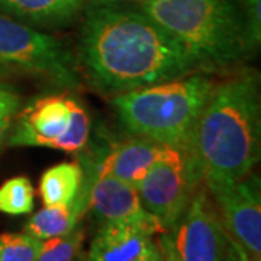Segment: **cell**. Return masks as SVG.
I'll return each instance as SVG.
<instances>
[{
    "label": "cell",
    "mask_w": 261,
    "mask_h": 261,
    "mask_svg": "<svg viewBox=\"0 0 261 261\" xmlns=\"http://www.w3.org/2000/svg\"><path fill=\"white\" fill-rule=\"evenodd\" d=\"M86 0H0V9L15 18L41 27H60L70 22Z\"/></svg>",
    "instance_id": "4fadbf2b"
},
{
    "label": "cell",
    "mask_w": 261,
    "mask_h": 261,
    "mask_svg": "<svg viewBox=\"0 0 261 261\" xmlns=\"http://www.w3.org/2000/svg\"><path fill=\"white\" fill-rule=\"evenodd\" d=\"M142 12L176 38L203 73L228 70L251 53L238 0H144Z\"/></svg>",
    "instance_id": "3957f363"
},
{
    "label": "cell",
    "mask_w": 261,
    "mask_h": 261,
    "mask_svg": "<svg viewBox=\"0 0 261 261\" xmlns=\"http://www.w3.org/2000/svg\"><path fill=\"white\" fill-rule=\"evenodd\" d=\"M89 209L103 224L137 225L152 235L166 232L159 221L142 206L137 187L111 174L96 173L89 196Z\"/></svg>",
    "instance_id": "30bf717a"
},
{
    "label": "cell",
    "mask_w": 261,
    "mask_h": 261,
    "mask_svg": "<svg viewBox=\"0 0 261 261\" xmlns=\"http://www.w3.org/2000/svg\"><path fill=\"white\" fill-rule=\"evenodd\" d=\"M214 87L211 75L195 71L119 93L113 99V108L132 135L187 151Z\"/></svg>",
    "instance_id": "277c9868"
},
{
    "label": "cell",
    "mask_w": 261,
    "mask_h": 261,
    "mask_svg": "<svg viewBox=\"0 0 261 261\" xmlns=\"http://www.w3.org/2000/svg\"><path fill=\"white\" fill-rule=\"evenodd\" d=\"M171 149L173 147L134 135L130 140L116 144L97 164V171L137 187L152 164L166 157Z\"/></svg>",
    "instance_id": "7c38bea8"
},
{
    "label": "cell",
    "mask_w": 261,
    "mask_h": 261,
    "mask_svg": "<svg viewBox=\"0 0 261 261\" xmlns=\"http://www.w3.org/2000/svg\"><path fill=\"white\" fill-rule=\"evenodd\" d=\"M225 261H251L248 252L244 250L240 243H237L233 238L228 235V244H226V252H225Z\"/></svg>",
    "instance_id": "44dd1931"
},
{
    "label": "cell",
    "mask_w": 261,
    "mask_h": 261,
    "mask_svg": "<svg viewBox=\"0 0 261 261\" xmlns=\"http://www.w3.org/2000/svg\"><path fill=\"white\" fill-rule=\"evenodd\" d=\"M35 190L28 177L9 178L0 186V212L12 216L31 214L34 211Z\"/></svg>",
    "instance_id": "2e32d148"
},
{
    "label": "cell",
    "mask_w": 261,
    "mask_h": 261,
    "mask_svg": "<svg viewBox=\"0 0 261 261\" xmlns=\"http://www.w3.org/2000/svg\"><path fill=\"white\" fill-rule=\"evenodd\" d=\"M260 77L243 70L215 84L187 147L190 167L206 189L252 171L261 148Z\"/></svg>",
    "instance_id": "7a4b0ae2"
},
{
    "label": "cell",
    "mask_w": 261,
    "mask_h": 261,
    "mask_svg": "<svg viewBox=\"0 0 261 261\" xmlns=\"http://www.w3.org/2000/svg\"><path fill=\"white\" fill-rule=\"evenodd\" d=\"M9 137L10 147H47L67 152L84 148L90 119L82 105L63 96L38 99L22 113Z\"/></svg>",
    "instance_id": "5b68a950"
},
{
    "label": "cell",
    "mask_w": 261,
    "mask_h": 261,
    "mask_svg": "<svg viewBox=\"0 0 261 261\" xmlns=\"http://www.w3.org/2000/svg\"><path fill=\"white\" fill-rule=\"evenodd\" d=\"M87 211V200L77 195L73 203L65 206H44L32 215L25 225V232L41 241L63 237L74 229Z\"/></svg>",
    "instance_id": "5bb4252c"
},
{
    "label": "cell",
    "mask_w": 261,
    "mask_h": 261,
    "mask_svg": "<svg viewBox=\"0 0 261 261\" xmlns=\"http://www.w3.org/2000/svg\"><path fill=\"white\" fill-rule=\"evenodd\" d=\"M0 65L75 87L73 58L60 41L0 13Z\"/></svg>",
    "instance_id": "8992f818"
},
{
    "label": "cell",
    "mask_w": 261,
    "mask_h": 261,
    "mask_svg": "<svg viewBox=\"0 0 261 261\" xmlns=\"http://www.w3.org/2000/svg\"><path fill=\"white\" fill-rule=\"evenodd\" d=\"M152 233L121 222H106L96 233L87 261H145L155 250Z\"/></svg>",
    "instance_id": "8fae6325"
},
{
    "label": "cell",
    "mask_w": 261,
    "mask_h": 261,
    "mask_svg": "<svg viewBox=\"0 0 261 261\" xmlns=\"http://www.w3.org/2000/svg\"><path fill=\"white\" fill-rule=\"evenodd\" d=\"M155 241L174 261H225L228 232L207 192L196 190L174 228Z\"/></svg>",
    "instance_id": "52a82bcc"
},
{
    "label": "cell",
    "mask_w": 261,
    "mask_h": 261,
    "mask_svg": "<svg viewBox=\"0 0 261 261\" xmlns=\"http://www.w3.org/2000/svg\"><path fill=\"white\" fill-rule=\"evenodd\" d=\"M83 229L75 226L63 237L45 240L39 250L37 261H73L83 243Z\"/></svg>",
    "instance_id": "ac0fdd59"
},
{
    "label": "cell",
    "mask_w": 261,
    "mask_h": 261,
    "mask_svg": "<svg viewBox=\"0 0 261 261\" xmlns=\"http://www.w3.org/2000/svg\"><path fill=\"white\" fill-rule=\"evenodd\" d=\"M200 185L185 149L173 148L160 159L137 186L142 206L164 231H170L185 214Z\"/></svg>",
    "instance_id": "ba28073f"
},
{
    "label": "cell",
    "mask_w": 261,
    "mask_h": 261,
    "mask_svg": "<svg viewBox=\"0 0 261 261\" xmlns=\"http://www.w3.org/2000/svg\"><path fill=\"white\" fill-rule=\"evenodd\" d=\"M228 235L254 260H261V186L258 176L248 174L231 185L207 189Z\"/></svg>",
    "instance_id": "9c48e42d"
},
{
    "label": "cell",
    "mask_w": 261,
    "mask_h": 261,
    "mask_svg": "<svg viewBox=\"0 0 261 261\" xmlns=\"http://www.w3.org/2000/svg\"><path fill=\"white\" fill-rule=\"evenodd\" d=\"M155 245H157V247H155L154 252H152L145 261H174L173 260V257H171L160 244H157V241H155Z\"/></svg>",
    "instance_id": "7402d4cb"
},
{
    "label": "cell",
    "mask_w": 261,
    "mask_h": 261,
    "mask_svg": "<svg viewBox=\"0 0 261 261\" xmlns=\"http://www.w3.org/2000/svg\"><path fill=\"white\" fill-rule=\"evenodd\" d=\"M79 54L90 82L118 94L200 71L176 38L135 10H89Z\"/></svg>",
    "instance_id": "6da1fadb"
},
{
    "label": "cell",
    "mask_w": 261,
    "mask_h": 261,
    "mask_svg": "<svg viewBox=\"0 0 261 261\" xmlns=\"http://www.w3.org/2000/svg\"><path fill=\"white\" fill-rule=\"evenodd\" d=\"M83 181V166L79 161L56 164L42 174L39 193L44 206H65L74 202Z\"/></svg>",
    "instance_id": "9a60e30c"
},
{
    "label": "cell",
    "mask_w": 261,
    "mask_h": 261,
    "mask_svg": "<svg viewBox=\"0 0 261 261\" xmlns=\"http://www.w3.org/2000/svg\"><path fill=\"white\" fill-rule=\"evenodd\" d=\"M20 109V96L15 90L0 84V147L8 137L12 122Z\"/></svg>",
    "instance_id": "d6986e66"
},
{
    "label": "cell",
    "mask_w": 261,
    "mask_h": 261,
    "mask_svg": "<svg viewBox=\"0 0 261 261\" xmlns=\"http://www.w3.org/2000/svg\"><path fill=\"white\" fill-rule=\"evenodd\" d=\"M41 240L29 233H0V261H37Z\"/></svg>",
    "instance_id": "e0dca14e"
},
{
    "label": "cell",
    "mask_w": 261,
    "mask_h": 261,
    "mask_svg": "<svg viewBox=\"0 0 261 261\" xmlns=\"http://www.w3.org/2000/svg\"><path fill=\"white\" fill-rule=\"evenodd\" d=\"M243 10L247 37L251 51H255L261 41V0H238Z\"/></svg>",
    "instance_id": "ffe728a7"
},
{
    "label": "cell",
    "mask_w": 261,
    "mask_h": 261,
    "mask_svg": "<svg viewBox=\"0 0 261 261\" xmlns=\"http://www.w3.org/2000/svg\"><path fill=\"white\" fill-rule=\"evenodd\" d=\"M5 71H6V68L0 65V79H2V75H3V73H5ZM0 84H2V82H0Z\"/></svg>",
    "instance_id": "603a6c76"
}]
</instances>
